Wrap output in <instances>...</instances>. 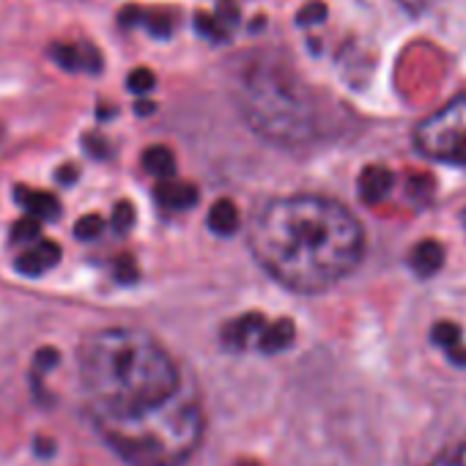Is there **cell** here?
Instances as JSON below:
<instances>
[{
  "instance_id": "obj_1",
  "label": "cell",
  "mask_w": 466,
  "mask_h": 466,
  "mask_svg": "<svg viewBox=\"0 0 466 466\" xmlns=\"http://www.w3.org/2000/svg\"><path fill=\"white\" fill-rule=\"evenodd\" d=\"M247 241L264 272L297 294L332 289L365 253L360 220L324 195H291L266 203L249 225Z\"/></svg>"
},
{
  "instance_id": "obj_2",
  "label": "cell",
  "mask_w": 466,
  "mask_h": 466,
  "mask_svg": "<svg viewBox=\"0 0 466 466\" xmlns=\"http://www.w3.org/2000/svg\"><path fill=\"white\" fill-rule=\"evenodd\" d=\"M80 384L88 417L132 414L168 401L182 387V371L149 332L107 327L80 346Z\"/></svg>"
},
{
  "instance_id": "obj_3",
  "label": "cell",
  "mask_w": 466,
  "mask_h": 466,
  "mask_svg": "<svg viewBox=\"0 0 466 466\" xmlns=\"http://www.w3.org/2000/svg\"><path fill=\"white\" fill-rule=\"evenodd\" d=\"M99 437L129 466H182L203 439V406L192 387H178L157 406L132 414H94Z\"/></svg>"
},
{
  "instance_id": "obj_4",
  "label": "cell",
  "mask_w": 466,
  "mask_h": 466,
  "mask_svg": "<svg viewBox=\"0 0 466 466\" xmlns=\"http://www.w3.org/2000/svg\"><path fill=\"white\" fill-rule=\"evenodd\" d=\"M233 96L249 129L277 146H305L318 132L307 88L280 63L249 61L236 80Z\"/></svg>"
},
{
  "instance_id": "obj_5",
  "label": "cell",
  "mask_w": 466,
  "mask_h": 466,
  "mask_svg": "<svg viewBox=\"0 0 466 466\" xmlns=\"http://www.w3.org/2000/svg\"><path fill=\"white\" fill-rule=\"evenodd\" d=\"M414 146L428 159L466 168V96L453 99L414 129Z\"/></svg>"
},
{
  "instance_id": "obj_6",
  "label": "cell",
  "mask_w": 466,
  "mask_h": 466,
  "mask_svg": "<svg viewBox=\"0 0 466 466\" xmlns=\"http://www.w3.org/2000/svg\"><path fill=\"white\" fill-rule=\"evenodd\" d=\"M266 327V318L261 313H244L231 318L228 324L220 330V340L225 348L231 351H247V348H256L261 332Z\"/></svg>"
},
{
  "instance_id": "obj_7",
  "label": "cell",
  "mask_w": 466,
  "mask_h": 466,
  "mask_svg": "<svg viewBox=\"0 0 466 466\" xmlns=\"http://www.w3.org/2000/svg\"><path fill=\"white\" fill-rule=\"evenodd\" d=\"M50 58L66 71H99L102 55L94 45H53Z\"/></svg>"
},
{
  "instance_id": "obj_8",
  "label": "cell",
  "mask_w": 466,
  "mask_h": 466,
  "mask_svg": "<svg viewBox=\"0 0 466 466\" xmlns=\"http://www.w3.org/2000/svg\"><path fill=\"white\" fill-rule=\"evenodd\" d=\"M121 25L124 28H146L151 36H159V39H168L173 33V25H176V17L173 12L168 9H124L121 12Z\"/></svg>"
},
{
  "instance_id": "obj_9",
  "label": "cell",
  "mask_w": 466,
  "mask_h": 466,
  "mask_svg": "<svg viewBox=\"0 0 466 466\" xmlns=\"http://www.w3.org/2000/svg\"><path fill=\"white\" fill-rule=\"evenodd\" d=\"M61 261V247L50 239H36L17 258V269L28 277H39Z\"/></svg>"
},
{
  "instance_id": "obj_10",
  "label": "cell",
  "mask_w": 466,
  "mask_h": 466,
  "mask_svg": "<svg viewBox=\"0 0 466 466\" xmlns=\"http://www.w3.org/2000/svg\"><path fill=\"white\" fill-rule=\"evenodd\" d=\"M157 203L170 208V211H184L198 203V190L187 182H178V178H159V184L154 190Z\"/></svg>"
},
{
  "instance_id": "obj_11",
  "label": "cell",
  "mask_w": 466,
  "mask_h": 466,
  "mask_svg": "<svg viewBox=\"0 0 466 466\" xmlns=\"http://www.w3.org/2000/svg\"><path fill=\"white\" fill-rule=\"evenodd\" d=\"M294 321L291 318H277V321H266V327L256 343V348L261 354H280L294 343Z\"/></svg>"
},
{
  "instance_id": "obj_12",
  "label": "cell",
  "mask_w": 466,
  "mask_h": 466,
  "mask_svg": "<svg viewBox=\"0 0 466 466\" xmlns=\"http://www.w3.org/2000/svg\"><path fill=\"white\" fill-rule=\"evenodd\" d=\"M17 203L30 214L36 220H55L61 214V203L50 195V192H42V190H30V187H20L17 190Z\"/></svg>"
},
{
  "instance_id": "obj_13",
  "label": "cell",
  "mask_w": 466,
  "mask_h": 466,
  "mask_svg": "<svg viewBox=\"0 0 466 466\" xmlns=\"http://www.w3.org/2000/svg\"><path fill=\"white\" fill-rule=\"evenodd\" d=\"M389 187H392V173H389L387 168L371 165V168L363 170V176H360V198H363L365 203H379V200H384L387 192H389Z\"/></svg>"
},
{
  "instance_id": "obj_14",
  "label": "cell",
  "mask_w": 466,
  "mask_h": 466,
  "mask_svg": "<svg viewBox=\"0 0 466 466\" xmlns=\"http://www.w3.org/2000/svg\"><path fill=\"white\" fill-rule=\"evenodd\" d=\"M409 264H412V269H414L420 277H431V274H437L439 266L445 264V249H442L439 241H420V244L412 249Z\"/></svg>"
},
{
  "instance_id": "obj_15",
  "label": "cell",
  "mask_w": 466,
  "mask_h": 466,
  "mask_svg": "<svg viewBox=\"0 0 466 466\" xmlns=\"http://www.w3.org/2000/svg\"><path fill=\"white\" fill-rule=\"evenodd\" d=\"M208 228L214 233H220V236H231L241 228V217H239V208L233 206V200L223 198L211 206L208 211Z\"/></svg>"
},
{
  "instance_id": "obj_16",
  "label": "cell",
  "mask_w": 466,
  "mask_h": 466,
  "mask_svg": "<svg viewBox=\"0 0 466 466\" xmlns=\"http://www.w3.org/2000/svg\"><path fill=\"white\" fill-rule=\"evenodd\" d=\"M431 338H434V343H439L450 354L453 363L466 365V348L461 346V330L455 324H447V321H442V324L434 327Z\"/></svg>"
},
{
  "instance_id": "obj_17",
  "label": "cell",
  "mask_w": 466,
  "mask_h": 466,
  "mask_svg": "<svg viewBox=\"0 0 466 466\" xmlns=\"http://www.w3.org/2000/svg\"><path fill=\"white\" fill-rule=\"evenodd\" d=\"M143 168H146L154 178H170L176 176V157L165 146H154L143 154Z\"/></svg>"
},
{
  "instance_id": "obj_18",
  "label": "cell",
  "mask_w": 466,
  "mask_h": 466,
  "mask_svg": "<svg viewBox=\"0 0 466 466\" xmlns=\"http://www.w3.org/2000/svg\"><path fill=\"white\" fill-rule=\"evenodd\" d=\"M195 28H198L200 36H206L208 42H225V39H228V30H231V28H225V25L220 22V17L206 14V12H200V14L195 17Z\"/></svg>"
},
{
  "instance_id": "obj_19",
  "label": "cell",
  "mask_w": 466,
  "mask_h": 466,
  "mask_svg": "<svg viewBox=\"0 0 466 466\" xmlns=\"http://www.w3.org/2000/svg\"><path fill=\"white\" fill-rule=\"evenodd\" d=\"M39 233H42V220H36V217H22V220H17L14 223V228H12V241L14 244H20V247H25V244H33L36 239H39Z\"/></svg>"
},
{
  "instance_id": "obj_20",
  "label": "cell",
  "mask_w": 466,
  "mask_h": 466,
  "mask_svg": "<svg viewBox=\"0 0 466 466\" xmlns=\"http://www.w3.org/2000/svg\"><path fill=\"white\" fill-rule=\"evenodd\" d=\"M428 466H466V439L445 447Z\"/></svg>"
},
{
  "instance_id": "obj_21",
  "label": "cell",
  "mask_w": 466,
  "mask_h": 466,
  "mask_svg": "<svg viewBox=\"0 0 466 466\" xmlns=\"http://www.w3.org/2000/svg\"><path fill=\"white\" fill-rule=\"evenodd\" d=\"M132 225H135V208H132V203H127V200L116 203V208H113V231L124 236V233L132 231Z\"/></svg>"
},
{
  "instance_id": "obj_22",
  "label": "cell",
  "mask_w": 466,
  "mask_h": 466,
  "mask_svg": "<svg viewBox=\"0 0 466 466\" xmlns=\"http://www.w3.org/2000/svg\"><path fill=\"white\" fill-rule=\"evenodd\" d=\"M127 83H129V91H135V94H149L157 86V78L151 75L146 66H140V69L132 71Z\"/></svg>"
},
{
  "instance_id": "obj_23",
  "label": "cell",
  "mask_w": 466,
  "mask_h": 466,
  "mask_svg": "<svg viewBox=\"0 0 466 466\" xmlns=\"http://www.w3.org/2000/svg\"><path fill=\"white\" fill-rule=\"evenodd\" d=\"M102 228H104L102 217L91 214V217H83V220L75 225V236H78L80 241H91V239H96V236L102 233Z\"/></svg>"
},
{
  "instance_id": "obj_24",
  "label": "cell",
  "mask_w": 466,
  "mask_h": 466,
  "mask_svg": "<svg viewBox=\"0 0 466 466\" xmlns=\"http://www.w3.org/2000/svg\"><path fill=\"white\" fill-rule=\"evenodd\" d=\"M327 17V6L324 4H318V0H313V4H307L302 12H299V25H315V22H321Z\"/></svg>"
},
{
  "instance_id": "obj_25",
  "label": "cell",
  "mask_w": 466,
  "mask_h": 466,
  "mask_svg": "<svg viewBox=\"0 0 466 466\" xmlns=\"http://www.w3.org/2000/svg\"><path fill=\"white\" fill-rule=\"evenodd\" d=\"M116 280L119 282H135L137 280V266L129 256H121L116 261Z\"/></svg>"
},
{
  "instance_id": "obj_26",
  "label": "cell",
  "mask_w": 466,
  "mask_h": 466,
  "mask_svg": "<svg viewBox=\"0 0 466 466\" xmlns=\"http://www.w3.org/2000/svg\"><path fill=\"white\" fill-rule=\"evenodd\" d=\"M217 17H220V22H223L225 28H233V25L239 22V9L233 6V0H220Z\"/></svg>"
},
{
  "instance_id": "obj_27",
  "label": "cell",
  "mask_w": 466,
  "mask_h": 466,
  "mask_svg": "<svg viewBox=\"0 0 466 466\" xmlns=\"http://www.w3.org/2000/svg\"><path fill=\"white\" fill-rule=\"evenodd\" d=\"M86 149H88V151L94 149L99 159H104V157H107V146H104V143H99V140H94V137H86Z\"/></svg>"
},
{
  "instance_id": "obj_28",
  "label": "cell",
  "mask_w": 466,
  "mask_h": 466,
  "mask_svg": "<svg viewBox=\"0 0 466 466\" xmlns=\"http://www.w3.org/2000/svg\"><path fill=\"white\" fill-rule=\"evenodd\" d=\"M231 466H258V463H256V461H244V458H241V461H236V463H231Z\"/></svg>"
}]
</instances>
